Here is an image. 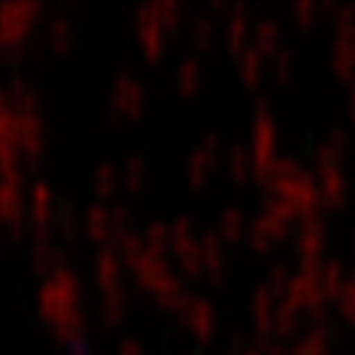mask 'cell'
<instances>
[{"mask_svg":"<svg viewBox=\"0 0 355 355\" xmlns=\"http://www.w3.org/2000/svg\"><path fill=\"white\" fill-rule=\"evenodd\" d=\"M328 348H331V328L318 326L311 333H306L288 355H326Z\"/></svg>","mask_w":355,"mask_h":355,"instance_id":"cell-11","label":"cell"},{"mask_svg":"<svg viewBox=\"0 0 355 355\" xmlns=\"http://www.w3.org/2000/svg\"><path fill=\"white\" fill-rule=\"evenodd\" d=\"M84 227H87L89 237L94 239H106L111 232V217L104 207H96L92 205L87 210V220H84Z\"/></svg>","mask_w":355,"mask_h":355,"instance_id":"cell-19","label":"cell"},{"mask_svg":"<svg viewBox=\"0 0 355 355\" xmlns=\"http://www.w3.org/2000/svg\"><path fill=\"white\" fill-rule=\"evenodd\" d=\"M114 104L126 114H139L144 106V87L128 74H121L114 82Z\"/></svg>","mask_w":355,"mask_h":355,"instance_id":"cell-5","label":"cell"},{"mask_svg":"<svg viewBox=\"0 0 355 355\" xmlns=\"http://www.w3.org/2000/svg\"><path fill=\"white\" fill-rule=\"evenodd\" d=\"M119 259L114 257V252H101L99 259H96V279L104 286V291H111V288H119Z\"/></svg>","mask_w":355,"mask_h":355,"instance_id":"cell-14","label":"cell"},{"mask_svg":"<svg viewBox=\"0 0 355 355\" xmlns=\"http://www.w3.org/2000/svg\"><path fill=\"white\" fill-rule=\"evenodd\" d=\"M333 67L336 72L348 77L355 69V40L350 37H338L333 44Z\"/></svg>","mask_w":355,"mask_h":355,"instance_id":"cell-15","label":"cell"},{"mask_svg":"<svg viewBox=\"0 0 355 355\" xmlns=\"http://www.w3.org/2000/svg\"><path fill=\"white\" fill-rule=\"evenodd\" d=\"M77 296H79V282L72 272L57 269L55 277L44 284L40 291V309L47 318H60L69 311H77Z\"/></svg>","mask_w":355,"mask_h":355,"instance_id":"cell-1","label":"cell"},{"mask_svg":"<svg viewBox=\"0 0 355 355\" xmlns=\"http://www.w3.org/2000/svg\"><path fill=\"white\" fill-rule=\"evenodd\" d=\"M345 146H348V133L336 128V131L318 146L316 150V161H318V168H333L336 161H338L340 155L345 153Z\"/></svg>","mask_w":355,"mask_h":355,"instance_id":"cell-10","label":"cell"},{"mask_svg":"<svg viewBox=\"0 0 355 355\" xmlns=\"http://www.w3.org/2000/svg\"><path fill=\"white\" fill-rule=\"evenodd\" d=\"M353 111H355V92H353Z\"/></svg>","mask_w":355,"mask_h":355,"instance_id":"cell-46","label":"cell"},{"mask_svg":"<svg viewBox=\"0 0 355 355\" xmlns=\"http://www.w3.org/2000/svg\"><path fill=\"white\" fill-rule=\"evenodd\" d=\"M338 306L348 318H355V274H350L348 282L338 288Z\"/></svg>","mask_w":355,"mask_h":355,"instance_id":"cell-34","label":"cell"},{"mask_svg":"<svg viewBox=\"0 0 355 355\" xmlns=\"http://www.w3.org/2000/svg\"><path fill=\"white\" fill-rule=\"evenodd\" d=\"M74 37V30L72 25H69V20H64V17H55L50 25V40L55 47H67V44L72 42Z\"/></svg>","mask_w":355,"mask_h":355,"instance_id":"cell-35","label":"cell"},{"mask_svg":"<svg viewBox=\"0 0 355 355\" xmlns=\"http://www.w3.org/2000/svg\"><path fill=\"white\" fill-rule=\"evenodd\" d=\"M119 355H141V345L136 340H123L121 348H119Z\"/></svg>","mask_w":355,"mask_h":355,"instance_id":"cell-41","label":"cell"},{"mask_svg":"<svg viewBox=\"0 0 355 355\" xmlns=\"http://www.w3.org/2000/svg\"><path fill=\"white\" fill-rule=\"evenodd\" d=\"M146 239H148L150 252L161 257L163 252L168 250V244H171V225H163V222H153V225L148 227V234H146Z\"/></svg>","mask_w":355,"mask_h":355,"instance_id":"cell-26","label":"cell"},{"mask_svg":"<svg viewBox=\"0 0 355 355\" xmlns=\"http://www.w3.org/2000/svg\"><path fill=\"white\" fill-rule=\"evenodd\" d=\"M178 309L188 318V323L193 326V331L198 333L200 338H207L215 328V313H212V306L202 299H193V296H183L178 301Z\"/></svg>","mask_w":355,"mask_h":355,"instance_id":"cell-4","label":"cell"},{"mask_svg":"<svg viewBox=\"0 0 355 355\" xmlns=\"http://www.w3.org/2000/svg\"><path fill=\"white\" fill-rule=\"evenodd\" d=\"M227 355H234V353H227Z\"/></svg>","mask_w":355,"mask_h":355,"instance_id":"cell-48","label":"cell"},{"mask_svg":"<svg viewBox=\"0 0 355 355\" xmlns=\"http://www.w3.org/2000/svg\"><path fill=\"white\" fill-rule=\"evenodd\" d=\"M215 148H217V139L215 136H207L205 144L200 146L193 155H190V163H188V173L193 178L195 183H202L205 175L210 173V168L215 166Z\"/></svg>","mask_w":355,"mask_h":355,"instance_id":"cell-9","label":"cell"},{"mask_svg":"<svg viewBox=\"0 0 355 355\" xmlns=\"http://www.w3.org/2000/svg\"><path fill=\"white\" fill-rule=\"evenodd\" d=\"M239 72L247 82H257L261 74V52L254 50V47L244 52L242 60H239Z\"/></svg>","mask_w":355,"mask_h":355,"instance_id":"cell-33","label":"cell"},{"mask_svg":"<svg viewBox=\"0 0 355 355\" xmlns=\"http://www.w3.org/2000/svg\"><path fill=\"white\" fill-rule=\"evenodd\" d=\"M318 193H321V198L331 200V202H336V200H340L345 195V178L340 175V171H336V166L321 168Z\"/></svg>","mask_w":355,"mask_h":355,"instance_id":"cell-16","label":"cell"},{"mask_svg":"<svg viewBox=\"0 0 355 355\" xmlns=\"http://www.w3.org/2000/svg\"><path fill=\"white\" fill-rule=\"evenodd\" d=\"M173 250L178 252V259H180V264H183L185 272L190 274H200L205 266H202V250H200L198 239H188V242L178 244V247H173Z\"/></svg>","mask_w":355,"mask_h":355,"instance_id":"cell-18","label":"cell"},{"mask_svg":"<svg viewBox=\"0 0 355 355\" xmlns=\"http://www.w3.org/2000/svg\"><path fill=\"white\" fill-rule=\"evenodd\" d=\"M296 313H299V309H296L294 304L284 301V304L277 309L272 331H277L279 336H286V333H291V331H294V326H296Z\"/></svg>","mask_w":355,"mask_h":355,"instance_id":"cell-28","label":"cell"},{"mask_svg":"<svg viewBox=\"0 0 355 355\" xmlns=\"http://www.w3.org/2000/svg\"><path fill=\"white\" fill-rule=\"evenodd\" d=\"M242 230H244V215H242V212L234 210V207H230V210L222 212V217H220L222 237L234 239V237H239V234H242Z\"/></svg>","mask_w":355,"mask_h":355,"instance_id":"cell-30","label":"cell"},{"mask_svg":"<svg viewBox=\"0 0 355 355\" xmlns=\"http://www.w3.org/2000/svg\"><path fill=\"white\" fill-rule=\"evenodd\" d=\"M104 301H101V313L109 323L119 321L123 316V306H126V296H123L121 288H111V291H104Z\"/></svg>","mask_w":355,"mask_h":355,"instance_id":"cell-23","label":"cell"},{"mask_svg":"<svg viewBox=\"0 0 355 355\" xmlns=\"http://www.w3.org/2000/svg\"><path fill=\"white\" fill-rule=\"evenodd\" d=\"M37 12V3H6V6H0V47L10 55L20 52L22 40L28 35Z\"/></svg>","mask_w":355,"mask_h":355,"instance_id":"cell-2","label":"cell"},{"mask_svg":"<svg viewBox=\"0 0 355 355\" xmlns=\"http://www.w3.org/2000/svg\"><path fill=\"white\" fill-rule=\"evenodd\" d=\"M274 123L269 116V109H266V101H259V109H257V123H254V153H252V163L254 168L266 166L269 161H274Z\"/></svg>","mask_w":355,"mask_h":355,"instance_id":"cell-3","label":"cell"},{"mask_svg":"<svg viewBox=\"0 0 355 355\" xmlns=\"http://www.w3.org/2000/svg\"><path fill=\"white\" fill-rule=\"evenodd\" d=\"M178 87H180V92H193L195 87H198L200 82V64L195 60H183L180 62V67H178Z\"/></svg>","mask_w":355,"mask_h":355,"instance_id":"cell-27","label":"cell"},{"mask_svg":"<svg viewBox=\"0 0 355 355\" xmlns=\"http://www.w3.org/2000/svg\"><path fill=\"white\" fill-rule=\"evenodd\" d=\"M247 25H250L247 10H244L242 6L234 8L232 17H230V25H227V40H230V47H232V50L244 42V37H247Z\"/></svg>","mask_w":355,"mask_h":355,"instance_id":"cell-24","label":"cell"},{"mask_svg":"<svg viewBox=\"0 0 355 355\" xmlns=\"http://www.w3.org/2000/svg\"><path fill=\"white\" fill-rule=\"evenodd\" d=\"M55 333L62 340H77L79 331H82V313L79 311H69L64 316L55 318Z\"/></svg>","mask_w":355,"mask_h":355,"instance_id":"cell-22","label":"cell"},{"mask_svg":"<svg viewBox=\"0 0 355 355\" xmlns=\"http://www.w3.org/2000/svg\"><path fill=\"white\" fill-rule=\"evenodd\" d=\"M0 109H6V99H3V92H0Z\"/></svg>","mask_w":355,"mask_h":355,"instance_id":"cell-44","label":"cell"},{"mask_svg":"<svg viewBox=\"0 0 355 355\" xmlns=\"http://www.w3.org/2000/svg\"><path fill=\"white\" fill-rule=\"evenodd\" d=\"M353 250H355V232H353Z\"/></svg>","mask_w":355,"mask_h":355,"instance_id":"cell-47","label":"cell"},{"mask_svg":"<svg viewBox=\"0 0 355 355\" xmlns=\"http://www.w3.org/2000/svg\"><path fill=\"white\" fill-rule=\"evenodd\" d=\"M0 217H6L8 222L22 217V198L15 185L0 183Z\"/></svg>","mask_w":355,"mask_h":355,"instance_id":"cell-20","label":"cell"},{"mask_svg":"<svg viewBox=\"0 0 355 355\" xmlns=\"http://www.w3.org/2000/svg\"><path fill=\"white\" fill-rule=\"evenodd\" d=\"M250 166H252V155L247 153L242 146L230 150V173H232L234 178L247 175V173H250Z\"/></svg>","mask_w":355,"mask_h":355,"instance_id":"cell-37","label":"cell"},{"mask_svg":"<svg viewBox=\"0 0 355 355\" xmlns=\"http://www.w3.org/2000/svg\"><path fill=\"white\" fill-rule=\"evenodd\" d=\"M266 355H286V350L279 348V345H269V348H266Z\"/></svg>","mask_w":355,"mask_h":355,"instance_id":"cell-43","label":"cell"},{"mask_svg":"<svg viewBox=\"0 0 355 355\" xmlns=\"http://www.w3.org/2000/svg\"><path fill=\"white\" fill-rule=\"evenodd\" d=\"M139 17V35L141 42H144V50L148 57H158L163 50V25H158L155 20H148V17Z\"/></svg>","mask_w":355,"mask_h":355,"instance_id":"cell-12","label":"cell"},{"mask_svg":"<svg viewBox=\"0 0 355 355\" xmlns=\"http://www.w3.org/2000/svg\"><path fill=\"white\" fill-rule=\"evenodd\" d=\"M8 96H10V101L15 104L17 114H35L37 96H35V92L28 87V82H22V79H12L10 89H8Z\"/></svg>","mask_w":355,"mask_h":355,"instance_id":"cell-17","label":"cell"},{"mask_svg":"<svg viewBox=\"0 0 355 355\" xmlns=\"http://www.w3.org/2000/svg\"><path fill=\"white\" fill-rule=\"evenodd\" d=\"M57 227H60V232L64 234V237H72V234L77 232V215H74L72 207H62V210L57 212Z\"/></svg>","mask_w":355,"mask_h":355,"instance_id":"cell-39","label":"cell"},{"mask_svg":"<svg viewBox=\"0 0 355 355\" xmlns=\"http://www.w3.org/2000/svg\"><path fill=\"white\" fill-rule=\"evenodd\" d=\"M247 355H261V353H254V350H250V353H247Z\"/></svg>","mask_w":355,"mask_h":355,"instance_id":"cell-45","label":"cell"},{"mask_svg":"<svg viewBox=\"0 0 355 355\" xmlns=\"http://www.w3.org/2000/svg\"><path fill=\"white\" fill-rule=\"evenodd\" d=\"M72 355H92V353H89V348L82 343V340H74V345H72Z\"/></svg>","mask_w":355,"mask_h":355,"instance_id":"cell-42","label":"cell"},{"mask_svg":"<svg viewBox=\"0 0 355 355\" xmlns=\"http://www.w3.org/2000/svg\"><path fill=\"white\" fill-rule=\"evenodd\" d=\"M190 35H193V42L200 44V47H207L210 40L215 37V25H212L210 17H198L190 28Z\"/></svg>","mask_w":355,"mask_h":355,"instance_id":"cell-36","label":"cell"},{"mask_svg":"<svg viewBox=\"0 0 355 355\" xmlns=\"http://www.w3.org/2000/svg\"><path fill=\"white\" fill-rule=\"evenodd\" d=\"M94 185H96V190H99V195H111L119 185V171L111 166V163L99 166L94 175Z\"/></svg>","mask_w":355,"mask_h":355,"instance_id":"cell-29","label":"cell"},{"mask_svg":"<svg viewBox=\"0 0 355 355\" xmlns=\"http://www.w3.org/2000/svg\"><path fill=\"white\" fill-rule=\"evenodd\" d=\"M62 261V252L50 242V237H42L33 247V264L40 272H57V264Z\"/></svg>","mask_w":355,"mask_h":355,"instance_id":"cell-13","label":"cell"},{"mask_svg":"<svg viewBox=\"0 0 355 355\" xmlns=\"http://www.w3.org/2000/svg\"><path fill=\"white\" fill-rule=\"evenodd\" d=\"M200 250H202V266L210 269L212 274H222L225 269V257H222V250H220V242H217L215 234H207L200 244Z\"/></svg>","mask_w":355,"mask_h":355,"instance_id":"cell-21","label":"cell"},{"mask_svg":"<svg viewBox=\"0 0 355 355\" xmlns=\"http://www.w3.org/2000/svg\"><path fill=\"white\" fill-rule=\"evenodd\" d=\"M316 12H318L316 3H296V6H294V15L299 17L301 22H309L311 17L316 15Z\"/></svg>","mask_w":355,"mask_h":355,"instance_id":"cell-40","label":"cell"},{"mask_svg":"<svg viewBox=\"0 0 355 355\" xmlns=\"http://www.w3.org/2000/svg\"><path fill=\"white\" fill-rule=\"evenodd\" d=\"M340 264L338 261H328V264L321 266V272H318V279H321V288H323V294H336L340 288Z\"/></svg>","mask_w":355,"mask_h":355,"instance_id":"cell-31","label":"cell"},{"mask_svg":"<svg viewBox=\"0 0 355 355\" xmlns=\"http://www.w3.org/2000/svg\"><path fill=\"white\" fill-rule=\"evenodd\" d=\"M146 175H148V171H146L144 158H139V155L128 158L126 166H123V178H126L128 188H133V190L141 188V185L146 183Z\"/></svg>","mask_w":355,"mask_h":355,"instance_id":"cell-32","label":"cell"},{"mask_svg":"<svg viewBox=\"0 0 355 355\" xmlns=\"http://www.w3.org/2000/svg\"><path fill=\"white\" fill-rule=\"evenodd\" d=\"M274 301H277V294H274L269 286H261L254 294L252 309H254L257 328H259L261 333H269L274 328V316H277V306H274Z\"/></svg>","mask_w":355,"mask_h":355,"instance_id":"cell-8","label":"cell"},{"mask_svg":"<svg viewBox=\"0 0 355 355\" xmlns=\"http://www.w3.org/2000/svg\"><path fill=\"white\" fill-rule=\"evenodd\" d=\"M30 207H33V220L35 227H37V239L47 237V222L52 220V212H55V198H52L47 185H35Z\"/></svg>","mask_w":355,"mask_h":355,"instance_id":"cell-6","label":"cell"},{"mask_svg":"<svg viewBox=\"0 0 355 355\" xmlns=\"http://www.w3.org/2000/svg\"><path fill=\"white\" fill-rule=\"evenodd\" d=\"M279 40V25L274 20H261L254 28V50H274Z\"/></svg>","mask_w":355,"mask_h":355,"instance_id":"cell-25","label":"cell"},{"mask_svg":"<svg viewBox=\"0 0 355 355\" xmlns=\"http://www.w3.org/2000/svg\"><path fill=\"white\" fill-rule=\"evenodd\" d=\"M291 69H294V55H291L288 50L274 52V57H272V72H274V77H279V79L288 77V74H291Z\"/></svg>","mask_w":355,"mask_h":355,"instance_id":"cell-38","label":"cell"},{"mask_svg":"<svg viewBox=\"0 0 355 355\" xmlns=\"http://www.w3.org/2000/svg\"><path fill=\"white\" fill-rule=\"evenodd\" d=\"M321 244H323V225H321V220L311 217L304 227H301L296 247H299L301 257H304L306 261H318L316 254L321 252Z\"/></svg>","mask_w":355,"mask_h":355,"instance_id":"cell-7","label":"cell"}]
</instances>
